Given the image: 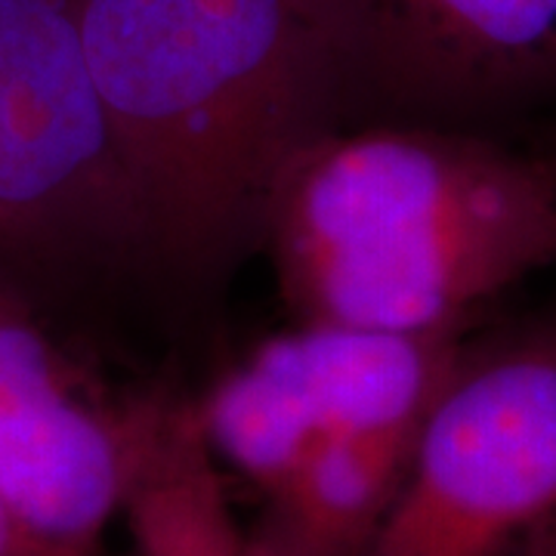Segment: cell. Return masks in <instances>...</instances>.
<instances>
[{
	"instance_id": "6da1fadb",
	"label": "cell",
	"mask_w": 556,
	"mask_h": 556,
	"mask_svg": "<svg viewBox=\"0 0 556 556\" xmlns=\"http://www.w3.org/2000/svg\"><path fill=\"white\" fill-rule=\"evenodd\" d=\"M155 288L204 298L263 244L276 186L331 134L318 0H75Z\"/></svg>"
},
{
	"instance_id": "7a4b0ae2",
	"label": "cell",
	"mask_w": 556,
	"mask_h": 556,
	"mask_svg": "<svg viewBox=\"0 0 556 556\" xmlns=\"http://www.w3.org/2000/svg\"><path fill=\"white\" fill-rule=\"evenodd\" d=\"M260 251L298 321L464 338L556 263V164L535 139L334 130L285 170Z\"/></svg>"
},
{
	"instance_id": "3957f363",
	"label": "cell",
	"mask_w": 556,
	"mask_h": 556,
	"mask_svg": "<svg viewBox=\"0 0 556 556\" xmlns=\"http://www.w3.org/2000/svg\"><path fill=\"white\" fill-rule=\"evenodd\" d=\"M0 278L47 316L155 288L75 0H0Z\"/></svg>"
},
{
	"instance_id": "277c9868",
	"label": "cell",
	"mask_w": 556,
	"mask_h": 556,
	"mask_svg": "<svg viewBox=\"0 0 556 556\" xmlns=\"http://www.w3.org/2000/svg\"><path fill=\"white\" fill-rule=\"evenodd\" d=\"M362 556H556V313L467 334Z\"/></svg>"
},
{
	"instance_id": "5b68a950",
	"label": "cell",
	"mask_w": 556,
	"mask_h": 556,
	"mask_svg": "<svg viewBox=\"0 0 556 556\" xmlns=\"http://www.w3.org/2000/svg\"><path fill=\"white\" fill-rule=\"evenodd\" d=\"M331 134L424 124L535 139L556 124V0H318Z\"/></svg>"
},
{
	"instance_id": "8992f818",
	"label": "cell",
	"mask_w": 556,
	"mask_h": 556,
	"mask_svg": "<svg viewBox=\"0 0 556 556\" xmlns=\"http://www.w3.org/2000/svg\"><path fill=\"white\" fill-rule=\"evenodd\" d=\"M170 390H115L0 278V501L31 556H109Z\"/></svg>"
},
{
	"instance_id": "52a82bcc",
	"label": "cell",
	"mask_w": 556,
	"mask_h": 556,
	"mask_svg": "<svg viewBox=\"0 0 556 556\" xmlns=\"http://www.w3.org/2000/svg\"><path fill=\"white\" fill-rule=\"evenodd\" d=\"M464 340L294 321L192 396V415L219 473L263 497L328 439L420 424Z\"/></svg>"
},
{
	"instance_id": "ba28073f",
	"label": "cell",
	"mask_w": 556,
	"mask_h": 556,
	"mask_svg": "<svg viewBox=\"0 0 556 556\" xmlns=\"http://www.w3.org/2000/svg\"><path fill=\"white\" fill-rule=\"evenodd\" d=\"M420 424L321 442L263 495L248 556H362L396 495Z\"/></svg>"
},
{
	"instance_id": "9c48e42d",
	"label": "cell",
	"mask_w": 556,
	"mask_h": 556,
	"mask_svg": "<svg viewBox=\"0 0 556 556\" xmlns=\"http://www.w3.org/2000/svg\"><path fill=\"white\" fill-rule=\"evenodd\" d=\"M121 522L134 556H248L226 477L207 452L192 396L167 402L139 460Z\"/></svg>"
},
{
	"instance_id": "30bf717a",
	"label": "cell",
	"mask_w": 556,
	"mask_h": 556,
	"mask_svg": "<svg viewBox=\"0 0 556 556\" xmlns=\"http://www.w3.org/2000/svg\"><path fill=\"white\" fill-rule=\"evenodd\" d=\"M0 556H31L25 551L22 538L16 535V529H13V522H10V514H7L3 501H0Z\"/></svg>"
},
{
	"instance_id": "8fae6325",
	"label": "cell",
	"mask_w": 556,
	"mask_h": 556,
	"mask_svg": "<svg viewBox=\"0 0 556 556\" xmlns=\"http://www.w3.org/2000/svg\"><path fill=\"white\" fill-rule=\"evenodd\" d=\"M535 142L541 146V149H544V152H547V155H551V159H554V164H556V124L554 127H547L544 134H538Z\"/></svg>"
}]
</instances>
